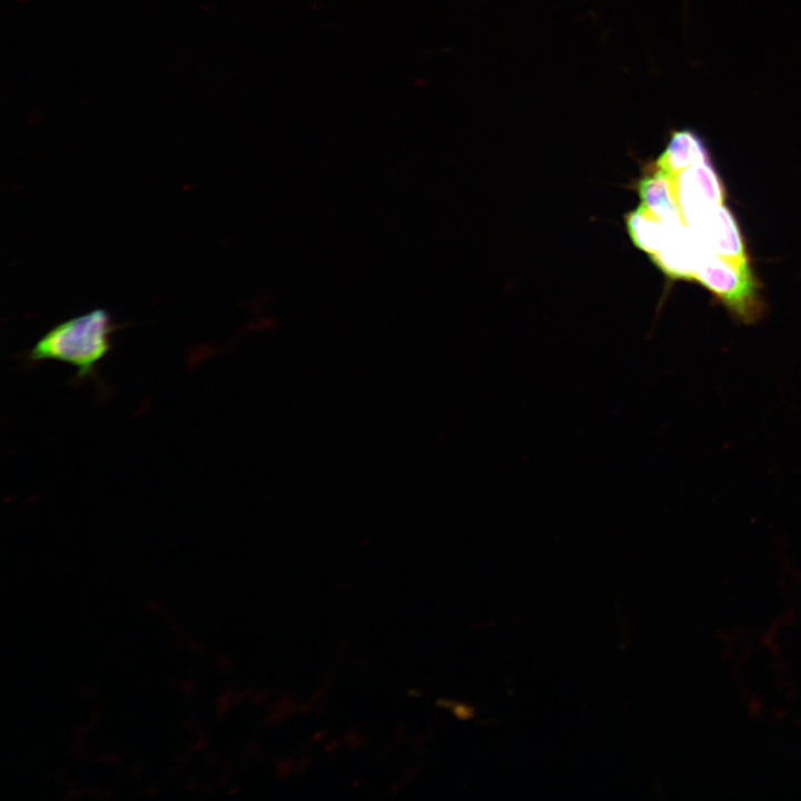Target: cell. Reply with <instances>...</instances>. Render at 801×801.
Segmentation results:
<instances>
[{
    "instance_id": "6da1fadb",
    "label": "cell",
    "mask_w": 801,
    "mask_h": 801,
    "mask_svg": "<svg viewBox=\"0 0 801 801\" xmlns=\"http://www.w3.org/2000/svg\"><path fill=\"white\" fill-rule=\"evenodd\" d=\"M118 325L105 308H93L50 327L26 353L29 365L57 360L76 367L75 379L96 376L98 364L112 348Z\"/></svg>"
},
{
    "instance_id": "7a4b0ae2",
    "label": "cell",
    "mask_w": 801,
    "mask_h": 801,
    "mask_svg": "<svg viewBox=\"0 0 801 801\" xmlns=\"http://www.w3.org/2000/svg\"><path fill=\"white\" fill-rule=\"evenodd\" d=\"M694 279L715 295L743 323L762 314L759 285L749 260L731 259L703 249Z\"/></svg>"
},
{
    "instance_id": "3957f363",
    "label": "cell",
    "mask_w": 801,
    "mask_h": 801,
    "mask_svg": "<svg viewBox=\"0 0 801 801\" xmlns=\"http://www.w3.org/2000/svg\"><path fill=\"white\" fill-rule=\"evenodd\" d=\"M674 174L675 191L684 225L701 212L724 205L725 190L711 160Z\"/></svg>"
},
{
    "instance_id": "277c9868",
    "label": "cell",
    "mask_w": 801,
    "mask_h": 801,
    "mask_svg": "<svg viewBox=\"0 0 801 801\" xmlns=\"http://www.w3.org/2000/svg\"><path fill=\"white\" fill-rule=\"evenodd\" d=\"M686 227L703 248L731 259L748 258L738 221L724 205L701 212Z\"/></svg>"
},
{
    "instance_id": "5b68a950",
    "label": "cell",
    "mask_w": 801,
    "mask_h": 801,
    "mask_svg": "<svg viewBox=\"0 0 801 801\" xmlns=\"http://www.w3.org/2000/svg\"><path fill=\"white\" fill-rule=\"evenodd\" d=\"M711 160L703 139L691 129L674 130L669 142L656 160L668 171L679 172L692 165Z\"/></svg>"
}]
</instances>
